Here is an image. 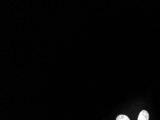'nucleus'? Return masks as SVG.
Masks as SVG:
<instances>
[{
	"instance_id": "nucleus-2",
	"label": "nucleus",
	"mask_w": 160,
	"mask_h": 120,
	"mask_svg": "<svg viewBox=\"0 0 160 120\" xmlns=\"http://www.w3.org/2000/svg\"><path fill=\"white\" fill-rule=\"evenodd\" d=\"M116 120H130L129 118H128L127 116L125 115H118Z\"/></svg>"
},
{
	"instance_id": "nucleus-1",
	"label": "nucleus",
	"mask_w": 160,
	"mask_h": 120,
	"mask_svg": "<svg viewBox=\"0 0 160 120\" xmlns=\"http://www.w3.org/2000/svg\"><path fill=\"white\" fill-rule=\"evenodd\" d=\"M149 114L145 110H143L140 112L138 120H149Z\"/></svg>"
}]
</instances>
